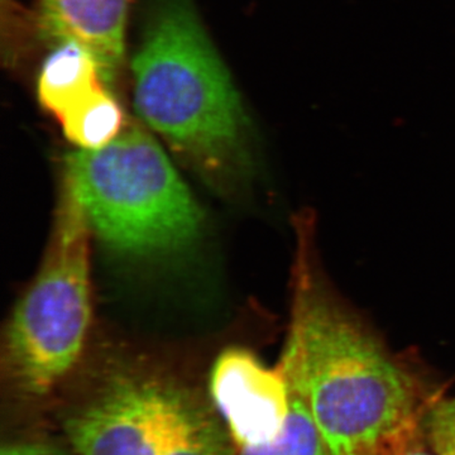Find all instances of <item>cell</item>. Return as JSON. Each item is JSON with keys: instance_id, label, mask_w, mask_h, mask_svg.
Returning a JSON list of instances; mask_svg holds the SVG:
<instances>
[{"instance_id": "6da1fadb", "label": "cell", "mask_w": 455, "mask_h": 455, "mask_svg": "<svg viewBox=\"0 0 455 455\" xmlns=\"http://www.w3.org/2000/svg\"><path fill=\"white\" fill-rule=\"evenodd\" d=\"M296 233L291 323L277 367L328 455H386L418 430V383L335 295L311 212L296 220Z\"/></svg>"}, {"instance_id": "7a4b0ae2", "label": "cell", "mask_w": 455, "mask_h": 455, "mask_svg": "<svg viewBox=\"0 0 455 455\" xmlns=\"http://www.w3.org/2000/svg\"><path fill=\"white\" fill-rule=\"evenodd\" d=\"M132 71L137 114L175 151L214 179L242 166L241 95L191 0H156Z\"/></svg>"}, {"instance_id": "3957f363", "label": "cell", "mask_w": 455, "mask_h": 455, "mask_svg": "<svg viewBox=\"0 0 455 455\" xmlns=\"http://www.w3.org/2000/svg\"><path fill=\"white\" fill-rule=\"evenodd\" d=\"M65 178L90 228L114 251L171 252L199 233V206L163 147L139 125L104 148L71 155Z\"/></svg>"}, {"instance_id": "277c9868", "label": "cell", "mask_w": 455, "mask_h": 455, "mask_svg": "<svg viewBox=\"0 0 455 455\" xmlns=\"http://www.w3.org/2000/svg\"><path fill=\"white\" fill-rule=\"evenodd\" d=\"M90 233L65 178L46 259L14 310L5 341L11 379L26 394H49L82 353L90 323Z\"/></svg>"}, {"instance_id": "5b68a950", "label": "cell", "mask_w": 455, "mask_h": 455, "mask_svg": "<svg viewBox=\"0 0 455 455\" xmlns=\"http://www.w3.org/2000/svg\"><path fill=\"white\" fill-rule=\"evenodd\" d=\"M191 398L151 376L124 374L66 421L76 455H167Z\"/></svg>"}, {"instance_id": "8992f818", "label": "cell", "mask_w": 455, "mask_h": 455, "mask_svg": "<svg viewBox=\"0 0 455 455\" xmlns=\"http://www.w3.org/2000/svg\"><path fill=\"white\" fill-rule=\"evenodd\" d=\"M211 395L230 440L239 449L274 442L291 410L289 386L280 368L266 367L241 348L227 349L215 361Z\"/></svg>"}, {"instance_id": "52a82bcc", "label": "cell", "mask_w": 455, "mask_h": 455, "mask_svg": "<svg viewBox=\"0 0 455 455\" xmlns=\"http://www.w3.org/2000/svg\"><path fill=\"white\" fill-rule=\"evenodd\" d=\"M131 0H32L38 35L52 44L75 42L94 57L106 85L118 79L125 55Z\"/></svg>"}, {"instance_id": "ba28073f", "label": "cell", "mask_w": 455, "mask_h": 455, "mask_svg": "<svg viewBox=\"0 0 455 455\" xmlns=\"http://www.w3.org/2000/svg\"><path fill=\"white\" fill-rule=\"evenodd\" d=\"M106 84L94 57L75 42L56 44L42 65L37 94L44 109L61 119Z\"/></svg>"}, {"instance_id": "9c48e42d", "label": "cell", "mask_w": 455, "mask_h": 455, "mask_svg": "<svg viewBox=\"0 0 455 455\" xmlns=\"http://www.w3.org/2000/svg\"><path fill=\"white\" fill-rule=\"evenodd\" d=\"M66 139L82 151H98L118 139L124 114L106 88L98 89L60 119Z\"/></svg>"}, {"instance_id": "30bf717a", "label": "cell", "mask_w": 455, "mask_h": 455, "mask_svg": "<svg viewBox=\"0 0 455 455\" xmlns=\"http://www.w3.org/2000/svg\"><path fill=\"white\" fill-rule=\"evenodd\" d=\"M291 396V410L283 433L260 447L239 449L238 455H328L307 407Z\"/></svg>"}, {"instance_id": "8fae6325", "label": "cell", "mask_w": 455, "mask_h": 455, "mask_svg": "<svg viewBox=\"0 0 455 455\" xmlns=\"http://www.w3.org/2000/svg\"><path fill=\"white\" fill-rule=\"evenodd\" d=\"M167 455H233V451L220 424L191 400L182 429Z\"/></svg>"}, {"instance_id": "7c38bea8", "label": "cell", "mask_w": 455, "mask_h": 455, "mask_svg": "<svg viewBox=\"0 0 455 455\" xmlns=\"http://www.w3.org/2000/svg\"><path fill=\"white\" fill-rule=\"evenodd\" d=\"M433 451L436 455H455V431L427 423Z\"/></svg>"}, {"instance_id": "4fadbf2b", "label": "cell", "mask_w": 455, "mask_h": 455, "mask_svg": "<svg viewBox=\"0 0 455 455\" xmlns=\"http://www.w3.org/2000/svg\"><path fill=\"white\" fill-rule=\"evenodd\" d=\"M0 455H65L56 448L42 443L20 442L11 443L2 448Z\"/></svg>"}, {"instance_id": "5bb4252c", "label": "cell", "mask_w": 455, "mask_h": 455, "mask_svg": "<svg viewBox=\"0 0 455 455\" xmlns=\"http://www.w3.org/2000/svg\"><path fill=\"white\" fill-rule=\"evenodd\" d=\"M427 423L455 431V398L443 401V403L434 407L429 416H427Z\"/></svg>"}, {"instance_id": "9a60e30c", "label": "cell", "mask_w": 455, "mask_h": 455, "mask_svg": "<svg viewBox=\"0 0 455 455\" xmlns=\"http://www.w3.org/2000/svg\"><path fill=\"white\" fill-rule=\"evenodd\" d=\"M386 455H436V453L435 451L431 453L424 447L416 430L415 433L410 434L409 436L398 442Z\"/></svg>"}]
</instances>
